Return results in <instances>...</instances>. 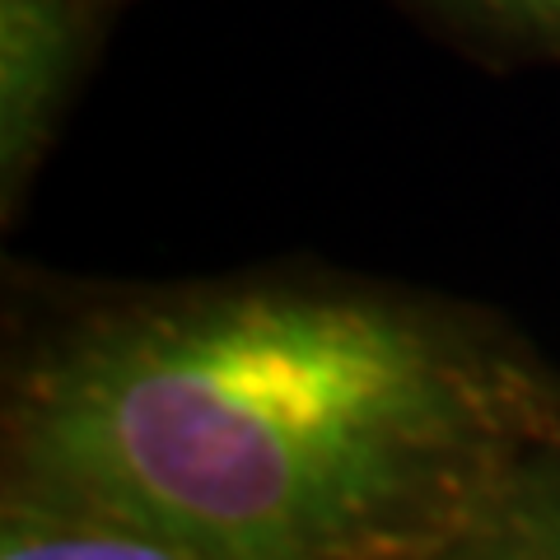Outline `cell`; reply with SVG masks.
Returning a JSON list of instances; mask_svg holds the SVG:
<instances>
[{"label":"cell","instance_id":"5b68a950","mask_svg":"<svg viewBox=\"0 0 560 560\" xmlns=\"http://www.w3.org/2000/svg\"><path fill=\"white\" fill-rule=\"evenodd\" d=\"M463 5L523 33H560V0H463Z\"/></svg>","mask_w":560,"mask_h":560},{"label":"cell","instance_id":"7a4b0ae2","mask_svg":"<svg viewBox=\"0 0 560 560\" xmlns=\"http://www.w3.org/2000/svg\"><path fill=\"white\" fill-rule=\"evenodd\" d=\"M70 20L61 0H0V183L14 206L57 121L70 80Z\"/></svg>","mask_w":560,"mask_h":560},{"label":"cell","instance_id":"277c9868","mask_svg":"<svg viewBox=\"0 0 560 560\" xmlns=\"http://www.w3.org/2000/svg\"><path fill=\"white\" fill-rule=\"evenodd\" d=\"M430 560H560V444L523 467Z\"/></svg>","mask_w":560,"mask_h":560},{"label":"cell","instance_id":"3957f363","mask_svg":"<svg viewBox=\"0 0 560 560\" xmlns=\"http://www.w3.org/2000/svg\"><path fill=\"white\" fill-rule=\"evenodd\" d=\"M0 560H197L103 504L0 477Z\"/></svg>","mask_w":560,"mask_h":560},{"label":"cell","instance_id":"6da1fadb","mask_svg":"<svg viewBox=\"0 0 560 560\" xmlns=\"http://www.w3.org/2000/svg\"><path fill=\"white\" fill-rule=\"evenodd\" d=\"M556 444L547 355L331 280L94 304L14 350L0 393V477L197 560H430Z\"/></svg>","mask_w":560,"mask_h":560}]
</instances>
